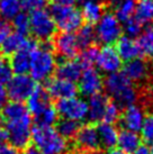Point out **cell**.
<instances>
[{"mask_svg":"<svg viewBox=\"0 0 153 154\" xmlns=\"http://www.w3.org/2000/svg\"><path fill=\"white\" fill-rule=\"evenodd\" d=\"M1 118L8 133L10 145L17 150H25L32 141V118L25 105L19 101L7 103L1 109Z\"/></svg>","mask_w":153,"mask_h":154,"instance_id":"6da1fadb","label":"cell"},{"mask_svg":"<svg viewBox=\"0 0 153 154\" xmlns=\"http://www.w3.org/2000/svg\"><path fill=\"white\" fill-rule=\"evenodd\" d=\"M104 87L107 94L115 100L119 107L126 108L136 103L137 92L133 87L132 81L123 72H115L108 74L104 81Z\"/></svg>","mask_w":153,"mask_h":154,"instance_id":"7a4b0ae2","label":"cell"},{"mask_svg":"<svg viewBox=\"0 0 153 154\" xmlns=\"http://www.w3.org/2000/svg\"><path fill=\"white\" fill-rule=\"evenodd\" d=\"M32 141L42 154H65L68 142L52 126L36 125L32 129Z\"/></svg>","mask_w":153,"mask_h":154,"instance_id":"3957f363","label":"cell"},{"mask_svg":"<svg viewBox=\"0 0 153 154\" xmlns=\"http://www.w3.org/2000/svg\"><path fill=\"white\" fill-rule=\"evenodd\" d=\"M56 69V59L51 46L42 45L35 48L30 56V72L34 81L43 82L52 77Z\"/></svg>","mask_w":153,"mask_h":154,"instance_id":"277c9868","label":"cell"},{"mask_svg":"<svg viewBox=\"0 0 153 154\" xmlns=\"http://www.w3.org/2000/svg\"><path fill=\"white\" fill-rule=\"evenodd\" d=\"M50 14L56 27H59L62 32L73 33L82 26L83 17L73 6H59L53 4L50 9Z\"/></svg>","mask_w":153,"mask_h":154,"instance_id":"5b68a950","label":"cell"},{"mask_svg":"<svg viewBox=\"0 0 153 154\" xmlns=\"http://www.w3.org/2000/svg\"><path fill=\"white\" fill-rule=\"evenodd\" d=\"M122 24L113 13L102 14L101 18L97 22L95 33L96 38L104 45L116 43L122 36Z\"/></svg>","mask_w":153,"mask_h":154,"instance_id":"8992f818","label":"cell"},{"mask_svg":"<svg viewBox=\"0 0 153 154\" xmlns=\"http://www.w3.org/2000/svg\"><path fill=\"white\" fill-rule=\"evenodd\" d=\"M30 30L37 39L47 41L54 36L56 25L50 11L37 9L32 11L30 16Z\"/></svg>","mask_w":153,"mask_h":154,"instance_id":"52a82bcc","label":"cell"},{"mask_svg":"<svg viewBox=\"0 0 153 154\" xmlns=\"http://www.w3.org/2000/svg\"><path fill=\"white\" fill-rule=\"evenodd\" d=\"M55 108L62 118L74 120L78 123L86 119L88 116V103L85 99L78 98L76 96L59 100Z\"/></svg>","mask_w":153,"mask_h":154,"instance_id":"ba28073f","label":"cell"},{"mask_svg":"<svg viewBox=\"0 0 153 154\" xmlns=\"http://www.w3.org/2000/svg\"><path fill=\"white\" fill-rule=\"evenodd\" d=\"M35 81L27 74H16L7 82V94L11 101L23 103L28 99L35 89Z\"/></svg>","mask_w":153,"mask_h":154,"instance_id":"9c48e42d","label":"cell"},{"mask_svg":"<svg viewBox=\"0 0 153 154\" xmlns=\"http://www.w3.org/2000/svg\"><path fill=\"white\" fill-rule=\"evenodd\" d=\"M102 86H104V81H102L100 73L92 66H89L82 71L79 78V90L78 91H80L83 96L91 97L94 94H99Z\"/></svg>","mask_w":153,"mask_h":154,"instance_id":"30bf717a","label":"cell"},{"mask_svg":"<svg viewBox=\"0 0 153 154\" xmlns=\"http://www.w3.org/2000/svg\"><path fill=\"white\" fill-rule=\"evenodd\" d=\"M96 64L101 72L111 74L118 72L119 69L122 68V59L115 47L111 45H105L98 52Z\"/></svg>","mask_w":153,"mask_h":154,"instance_id":"8fae6325","label":"cell"},{"mask_svg":"<svg viewBox=\"0 0 153 154\" xmlns=\"http://www.w3.org/2000/svg\"><path fill=\"white\" fill-rule=\"evenodd\" d=\"M47 94H50V97L58 100L61 99H67L74 97L78 94V87L76 83L69 80H64L61 78H54L51 79L47 82L46 89Z\"/></svg>","mask_w":153,"mask_h":154,"instance_id":"7c38bea8","label":"cell"},{"mask_svg":"<svg viewBox=\"0 0 153 154\" xmlns=\"http://www.w3.org/2000/svg\"><path fill=\"white\" fill-rule=\"evenodd\" d=\"M36 47H37V44L34 41L28 39L25 46L18 52L14 53L13 57L9 62L13 72H15L16 74H26L30 71V56Z\"/></svg>","mask_w":153,"mask_h":154,"instance_id":"4fadbf2b","label":"cell"},{"mask_svg":"<svg viewBox=\"0 0 153 154\" xmlns=\"http://www.w3.org/2000/svg\"><path fill=\"white\" fill-rule=\"evenodd\" d=\"M54 47L60 56H62L67 60H71L78 54L80 50L76 36L73 33L62 32L54 39Z\"/></svg>","mask_w":153,"mask_h":154,"instance_id":"5bb4252c","label":"cell"},{"mask_svg":"<svg viewBox=\"0 0 153 154\" xmlns=\"http://www.w3.org/2000/svg\"><path fill=\"white\" fill-rule=\"evenodd\" d=\"M74 138L76 145L86 152L97 151L100 146L97 128H95L91 125H85L80 127Z\"/></svg>","mask_w":153,"mask_h":154,"instance_id":"9a60e30c","label":"cell"},{"mask_svg":"<svg viewBox=\"0 0 153 154\" xmlns=\"http://www.w3.org/2000/svg\"><path fill=\"white\" fill-rule=\"evenodd\" d=\"M145 118V114L143 109L137 106L132 105L125 108L123 115L120 116V123L124 129L133 131V132H140L141 127L143 125Z\"/></svg>","mask_w":153,"mask_h":154,"instance_id":"2e32d148","label":"cell"},{"mask_svg":"<svg viewBox=\"0 0 153 154\" xmlns=\"http://www.w3.org/2000/svg\"><path fill=\"white\" fill-rule=\"evenodd\" d=\"M51 105L50 101V94L42 87H35L33 92L27 99V109L34 116L39 114L41 111Z\"/></svg>","mask_w":153,"mask_h":154,"instance_id":"e0dca14e","label":"cell"},{"mask_svg":"<svg viewBox=\"0 0 153 154\" xmlns=\"http://www.w3.org/2000/svg\"><path fill=\"white\" fill-rule=\"evenodd\" d=\"M123 73L127 77L130 81L139 82L146 78L149 73V66L144 60L136 57L134 60L127 61V63L124 66Z\"/></svg>","mask_w":153,"mask_h":154,"instance_id":"ac0fdd59","label":"cell"},{"mask_svg":"<svg viewBox=\"0 0 153 154\" xmlns=\"http://www.w3.org/2000/svg\"><path fill=\"white\" fill-rule=\"evenodd\" d=\"M116 51L119 54L120 59L125 61L134 60L141 55L137 42L130 36H120L116 42Z\"/></svg>","mask_w":153,"mask_h":154,"instance_id":"d6986e66","label":"cell"},{"mask_svg":"<svg viewBox=\"0 0 153 154\" xmlns=\"http://www.w3.org/2000/svg\"><path fill=\"white\" fill-rule=\"evenodd\" d=\"M82 71H83V65L81 64L79 61H74L71 59V60H67L62 62L58 66L56 74L61 79L76 82L79 80Z\"/></svg>","mask_w":153,"mask_h":154,"instance_id":"ffe728a7","label":"cell"},{"mask_svg":"<svg viewBox=\"0 0 153 154\" xmlns=\"http://www.w3.org/2000/svg\"><path fill=\"white\" fill-rule=\"evenodd\" d=\"M108 98L105 94H101L100 92L97 94L91 96L88 103V118L91 122H99L102 120L104 112L108 105Z\"/></svg>","mask_w":153,"mask_h":154,"instance_id":"44dd1931","label":"cell"},{"mask_svg":"<svg viewBox=\"0 0 153 154\" xmlns=\"http://www.w3.org/2000/svg\"><path fill=\"white\" fill-rule=\"evenodd\" d=\"M116 145H118L119 150L124 151L125 153L132 154L141 146V136L137 134V132L123 129L120 133H118Z\"/></svg>","mask_w":153,"mask_h":154,"instance_id":"7402d4cb","label":"cell"},{"mask_svg":"<svg viewBox=\"0 0 153 154\" xmlns=\"http://www.w3.org/2000/svg\"><path fill=\"white\" fill-rule=\"evenodd\" d=\"M97 132L100 145L108 150L114 149V146L117 144V138H118V131L114 125L102 123L97 127Z\"/></svg>","mask_w":153,"mask_h":154,"instance_id":"603a6c76","label":"cell"},{"mask_svg":"<svg viewBox=\"0 0 153 154\" xmlns=\"http://www.w3.org/2000/svg\"><path fill=\"white\" fill-rule=\"evenodd\" d=\"M104 14L102 5L97 0H81V15L89 24L97 23Z\"/></svg>","mask_w":153,"mask_h":154,"instance_id":"cb8c5ba5","label":"cell"},{"mask_svg":"<svg viewBox=\"0 0 153 154\" xmlns=\"http://www.w3.org/2000/svg\"><path fill=\"white\" fill-rule=\"evenodd\" d=\"M27 42H28V38H26L24 34H20L18 32L9 33L1 45L2 53L5 55H13L14 53L18 52L25 46Z\"/></svg>","mask_w":153,"mask_h":154,"instance_id":"d4e9b609","label":"cell"},{"mask_svg":"<svg viewBox=\"0 0 153 154\" xmlns=\"http://www.w3.org/2000/svg\"><path fill=\"white\" fill-rule=\"evenodd\" d=\"M136 42L141 54L149 57L153 56V26L146 27L144 30H142Z\"/></svg>","mask_w":153,"mask_h":154,"instance_id":"484cf974","label":"cell"},{"mask_svg":"<svg viewBox=\"0 0 153 154\" xmlns=\"http://www.w3.org/2000/svg\"><path fill=\"white\" fill-rule=\"evenodd\" d=\"M136 9V0H122L115 7V16L120 23L127 22L134 16Z\"/></svg>","mask_w":153,"mask_h":154,"instance_id":"4316f807","label":"cell"},{"mask_svg":"<svg viewBox=\"0 0 153 154\" xmlns=\"http://www.w3.org/2000/svg\"><path fill=\"white\" fill-rule=\"evenodd\" d=\"M19 0H0V17L2 20H13V18L20 13Z\"/></svg>","mask_w":153,"mask_h":154,"instance_id":"83f0119b","label":"cell"},{"mask_svg":"<svg viewBox=\"0 0 153 154\" xmlns=\"http://www.w3.org/2000/svg\"><path fill=\"white\" fill-rule=\"evenodd\" d=\"M135 18L142 24H146L153 20V0H140L136 4Z\"/></svg>","mask_w":153,"mask_h":154,"instance_id":"f1b7e54d","label":"cell"},{"mask_svg":"<svg viewBox=\"0 0 153 154\" xmlns=\"http://www.w3.org/2000/svg\"><path fill=\"white\" fill-rule=\"evenodd\" d=\"M76 36V41L79 44V47L81 50H83L86 47L91 46L92 43L96 39V33H95V28L92 26L88 24V25L81 26L78 29V34Z\"/></svg>","mask_w":153,"mask_h":154,"instance_id":"f546056e","label":"cell"},{"mask_svg":"<svg viewBox=\"0 0 153 154\" xmlns=\"http://www.w3.org/2000/svg\"><path fill=\"white\" fill-rule=\"evenodd\" d=\"M79 128L80 127H79V123L78 122L67 119V118H62L60 122H58V125H56V131L65 140L73 138L76 135Z\"/></svg>","mask_w":153,"mask_h":154,"instance_id":"4dcf8cb0","label":"cell"},{"mask_svg":"<svg viewBox=\"0 0 153 154\" xmlns=\"http://www.w3.org/2000/svg\"><path fill=\"white\" fill-rule=\"evenodd\" d=\"M58 111L56 108L53 107L52 105L47 106L46 108H44L39 114L35 116L36 119V125H42V126H53L58 120Z\"/></svg>","mask_w":153,"mask_h":154,"instance_id":"1f68e13d","label":"cell"},{"mask_svg":"<svg viewBox=\"0 0 153 154\" xmlns=\"http://www.w3.org/2000/svg\"><path fill=\"white\" fill-rule=\"evenodd\" d=\"M98 50L96 46H88L83 48L82 52H81L80 55V62L81 64L83 65V68H89V66H92V65L96 63L97 61V56H98Z\"/></svg>","mask_w":153,"mask_h":154,"instance_id":"d6a6232c","label":"cell"},{"mask_svg":"<svg viewBox=\"0 0 153 154\" xmlns=\"http://www.w3.org/2000/svg\"><path fill=\"white\" fill-rule=\"evenodd\" d=\"M13 26L16 32L20 34H27L30 32V16L26 13H19L13 18Z\"/></svg>","mask_w":153,"mask_h":154,"instance_id":"836d02e7","label":"cell"},{"mask_svg":"<svg viewBox=\"0 0 153 154\" xmlns=\"http://www.w3.org/2000/svg\"><path fill=\"white\" fill-rule=\"evenodd\" d=\"M119 118H120V107L115 103H108L105 112H104V117H102L104 123L114 124Z\"/></svg>","mask_w":153,"mask_h":154,"instance_id":"e575fe53","label":"cell"},{"mask_svg":"<svg viewBox=\"0 0 153 154\" xmlns=\"http://www.w3.org/2000/svg\"><path fill=\"white\" fill-rule=\"evenodd\" d=\"M141 137L144 140L145 142H153V114L145 116L143 125L140 129Z\"/></svg>","mask_w":153,"mask_h":154,"instance_id":"d590c367","label":"cell"},{"mask_svg":"<svg viewBox=\"0 0 153 154\" xmlns=\"http://www.w3.org/2000/svg\"><path fill=\"white\" fill-rule=\"evenodd\" d=\"M142 23L137 20L135 17H132L128 19L127 22H125V33L126 36L130 37H136L141 34L142 32Z\"/></svg>","mask_w":153,"mask_h":154,"instance_id":"8d00e7d4","label":"cell"},{"mask_svg":"<svg viewBox=\"0 0 153 154\" xmlns=\"http://www.w3.org/2000/svg\"><path fill=\"white\" fill-rule=\"evenodd\" d=\"M13 77V70L10 63L6 61L4 57H0V83L5 85Z\"/></svg>","mask_w":153,"mask_h":154,"instance_id":"74e56055","label":"cell"},{"mask_svg":"<svg viewBox=\"0 0 153 154\" xmlns=\"http://www.w3.org/2000/svg\"><path fill=\"white\" fill-rule=\"evenodd\" d=\"M21 8L27 11H34L37 9H43L47 4V0H19Z\"/></svg>","mask_w":153,"mask_h":154,"instance_id":"f35d334b","label":"cell"},{"mask_svg":"<svg viewBox=\"0 0 153 154\" xmlns=\"http://www.w3.org/2000/svg\"><path fill=\"white\" fill-rule=\"evenodd\" d=\"M10 33V27L7 23L2 20V22H0V48H1V45L4 43L5 38H6V36Z\"/></svg>","mask_w":153,"mask_h":154,"instance_id":"ab89813d","label":"cell"},{"mask_svg":"<svg viewBox=\"0 0 153 154\" xmlns=\"http://www.w3.org/2000/svg\"><path fill=\"white\" fill-rule=\"evenodd\" d=\"M0 154H20V153H19V150L15 149L13 145L0 143Z\"/></svg>","mask_w":153,"mask_h":154,"instance_id":"60d3db41","label":"cell"},{"mask_svg":"<svg viewBox=\"0 0 153 154\" xmlns=\"http://www.w3.org/2000/svg\"><path fill=\"white\" fill-rule=\"evenodd\" d=\"M8 100V94H7V90L4 85L0 83V110L4 108V106L7 103Z\"/></svg>","mask_w":153,"mask_h":154,"instance_id":"b9f144b4","label":"cell"},{"mask_svg":"<svg viewBox=\"0 0 153 154\" xmlns=\"http://www.w3.org/2000/svg\"><path fill=\"white\" fill-rule=\"evenodd\" d=\"M78 0H53V4L59 6H74Z\"/></svg>","mask_w":153,"mask_h":154,"instance_id":"7bdbcfd3","label":"cell"},{"mask_svg":"<svg viewBox=\"0 0 153 154\" xmlns=\"http://www.w3.org/2000/svg\"><path fill=\"white\" fill-rule=\"evenodd\" d=\"M132 154H151V151H150V147L145 145H141L137 150H135Z\"/></svg>","mask_w":153,"mask_h":154,"instance_id":"ee69618b","label":"cell"},{"mask_svg":"<svg viewBox=\"0 0 153 154\" xmlns=\"http://www.w3.org/2000/svg\"><path fill=\"white\" fill-rule=\"evenodd\" d=\"M8 140V133L6 131V128L0 127V143H5V141Z\"/></svg>","mask_w":153,"mask_h":154,"instance_id":"f6af8a7d","label":"cell"},{"mask_svg":"<svg viewBox=\"0 0 153 154\" xmlns=\"http://www.w3.org/2000/svg\"><path fill=\"white\" fill-rule=\"evenodd\" d=\"M23 154H42V153L34 146V147H26Z\"/></svg>","mask_w":153,"mask_h":154,"instance_id":"bcb514c9","label":"cell"},{"mask_svg":"<svg viewBox=\"0 0 153 154\" xmlns=\"http://www.w3.org/2000/svg\"><path fill=\"white\" fill-rule=\"evenodd\" d=\"M106 154H127V153H125L124 151L119 150V149H111V150L107 151Z\"/></svg>","mask_w":153,"mask_h":154,"instance_id":"7dc6e473","label":"cell"},{"mask_svg":"<svg viewBox=\"0 0 153 154\" xmlns=\"http://www.w3.org/2000/svg\"><path fill=\"white\" fill-rule=\"evenodd\" d=\"M120 1H122V0H109V4H111V6L116 7V6H117V5H118Z\"/></svg>","mask_w":153,"mask_h":154,"instance_id":"c3c4849f","label":"cell"},{"mask_svg":"<svg viewBox=\"0 0 153 154\" xmlns=\"http://www.w3.org/2000/svg\"><path fill=\"white\" fill-rule=\"evenodd\" d=\"M150 151H151V154H153V142H151V147H150Z\"/></svg>","mask_w":153,"mask_h":154,"instance_id":"681fc988","label":"cell"},{"mask_svg":"<svg viewBox=\"0 0 153 154\" xmlns=\"http://www.w3.org/2000/svg\"><path fill=\"white\" fill-rule=\"evenodd\" d=\"M88 153H89V154H98L96 151H94V152H88Z\"/></svg>","mask_w":153,"mask_h":154,"instance_id":"f907efd6","label":"cell"}]
</instances>
